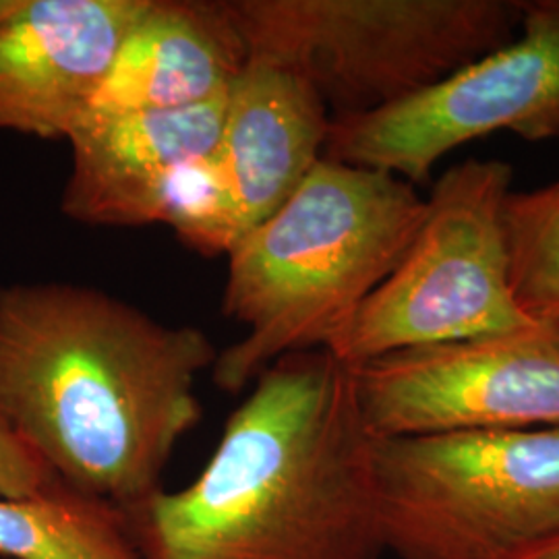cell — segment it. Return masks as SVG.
<instances>
[{"instance_id": "cell-1", "label": "cell", "mask_w": 559, "mask_h": 559, "mask_svg": "<svg viewBox=\"0 0 559 559\" xmlns=\"http://www.w3.org/2000/svg\"><path fill=\"white\" fill-rule=\"evenodd\" d=\"M216 359L200 328L162 323L92 286L0 288V425L60 483L117 508L164 489Z\"/></svg>"}, {"instance_id": "cell-2", "label": "cell", "mask_w": 559, "mask_h": 559, "mask_svg": "<svg viewBox=\"0 0 559 559\" xmlns=\"http://www.w3.org/2000/svg\"><path fill=\"white\" fill-rule=\"evenodd\" d=\"M120 510L141 559H380L353 367L325 348L274 360L193 483Z\"/></svg>"}, {"instance_id": "cell-3", "label": "cell", "mask_w": 559, "mask_h": 559, "mask_svg": "<svg viewBox=\"0 0 559 559\" xmlns=\"http://www.w3.org/2000/svg\"><path fill=\"white\" fill-rule=\"evenodd\" d=\"M425 214L411 182L323 156L226 255L222 313L247 334L218 353L222 392H245L280 357L328 348L394 272Z\"/></svg>"}, {"instance_id": "cell-4", "label": "cell", "mask_w": 559, "mask_h": 559, "mask_svg": "<svg viewBox=\"0 0 559 559\" xmlns=\"http://www.w3.org/2000/svg\"><path fill=\"white\" fill-rule=\"evenodd\" d=\"M249 60L365 115L450 78L519 36L526 0H226Z\"/></svg>"}, {"instance_id": "cell-5", "label": "cell", "mask_w": 559, "mask_h": 559, "mask_svg": "<svg viewBox=\"0 0 559 559\" xmlns=\"http://www.w3.org/2000/svg\"><path fill=\"white\" fill-rule=\"evenodd\" d=\"M385 554L512 559L559 533V425L373 438Z\"/></svg>"}, {"instance_id": "cell-6", "label": "cell", "mask_w": 559, "mask_h": 559, "mask_svg": "<svg viewBox=\"0 0 559 559\" xmlns=\"http://www.w3.org/2000/svg\"><path fill=\"white\" fill-rule=\"evenodd\" d=\"M512 177L496 158L445 170L408 251L325 350L357 367L404 348L547 325L520 307L510 280Z\"/></svg>"}, {"instance_id": "cell-7", "label": "cell", "mask_w": 559, "mask_h": 559, "mask_svg": "<svg viewBox=\"0 0 559 559\" xmlns=\"http://www.w3.org/2000/svg\"><path fill=\"white\" fill-rule=\"evenodd\" d=\"M559 140V0H526L519 36L404 100L332 117L323 156L420 185L460 145Z\"/></svg>"}, {"instance_id": "cell-8", "label": "cell", "mask_w": 559, "mask_h": 559, "mask_svg": "<svg viewBox=\"0 0 559 559\" xmlns=\"http://www.w3.org/2000/svg\"><path fill=\"white\" fill-rule=\"evenodd\" d=\"M376 440L559 425V330L404 348L353 367Z\"/></svg>"}, {"instance_id": "cell-9", "label": "cell", "mask_w": 559, "mask_h": 559, "mask_svg": "<svg viewBox=\"0 0 559 559\" xmlns=\"http://www.w3.org/2000/svg\"><path fill=\"white\" fill-rule=\"evenodd\" d=\"M147 0H20L0 21V131L67 140Z\"/></svg>"}, {"instance_id": "cell-10", "label": "cell", "mask_w": 559, "mask_h": 559, "mask_svg": "<svg viewBox=\"0 0 559 559\" xmlns=\"http://www.w3.org/2000/svg\"><path fill=\"white\" fill-rule=\"evenodd\" d=\"M226 98L177 110L87 112L64 140L71 173L60 198L62 214L85 226L158 224L164 180L182 162L216 147Z\"/></svg>"}, {"instance_id": "cell-11", "label": "cell", "mask_w": 559, "mask_h": 559, "mask_svg": "<svg viewBox=\"0 0 559 559\" xmlns=\"http://www.w3.org/2000/svg\"><path fill=\"white\" fill-rule=\"evenodd\" d=\"M249 57L226 0H147L87 112L177 110L228 94Z\"/></svg>"}, {"instance_id": "cell-12", "label": "cell", "mask_w": 559, "mask_h": 559, "mask_svg": "<svg viewBox=\"0 0 559 559\" xmlns=\"http://www.w3.org/2000/svg\"><path fill=\"white\" fill-rule=\"evenodd\" d=\"M330 110L295 73L249 60L233 83L214 156L242 235L278 212L323 158Z\"/></svg>"}, {"instance_id": "cell-13", "label": "cell", "mask_w": 559, "mask_h": 559, "mask_svg": "<svg viewBox=\"0 0 559 559\" xmlns=\"http://www.w3.org/2000/svg\"><path fill=\"white\" fill-rule=\"evenodd\" d=\"M0 556L141 559L120 508L59 479L29 498H0Z\"/></svg>"}, {"instance_id": "cell-14", "label": "cell", "mask_w": 559, "mask_h": 559, "mask_svg": "<svg viewBox=\"0 0 559 559\" xmlns=\"http://www.w3.org/2000/svg\"><path fill=\"white\" fill-rule=\"evenodd\" d=\"M503 221L520 307L533 320L559 330V182L512 191Z\"/></svg>"}, {"instance_id": "cell-15", "label": "cell", "mask_w": 559, "mask_h": 559, "mask_svg": "<svg viewBox=\"0 0 559 559\" xmlns=\"http://www.w3.org/2000/svg\"><path fill=\"white\" fill-rule=\"evenodd\" d=\"M158 224L203 258L228 255L242 237L237 205L214 150L182 162L164 180Z\"/></svg>"}, {"instance_id": "cell-16", "label": "cell", "mask_w": 559, "mask_h": 559, "mask_svg": "<svg viewBox=\"0 0 559 559\" xmlns=\"http://www.w3.org/2000/svg\"><path fill=\"white\" fill-rule=\"evenodd\" d=\"M57 479L23 441L0 425V498L36 496Z\"/></svg>"}, {"instance_id": "cell-17", "label": "cell", "mask_w": 559, "mask_h": 559, "mask_svg": "<svg viewBox=\"0 0 559 559\" xmlns=\"http://www.w3.org/2000/svg\"><path fill=\"white\" fill-rule=\"evenodd\" d=\"M512 559H559V533L556 537L543 540Z\"/></svg>"}, {"instance_id": "cell-18", "label": "cell", "mask_w": 559, "mask_h": 559, "mask_svg": "<svg viewBox=\"0 0 559 559\" xmlns=\"http://www.w3.org/2000/svg\"><path fill=\"white\" fill-rule=\"evenodd\" d=\"M20 0H0V21L4 20L15 7H17Z\"/></svg>"}]
</instances>
